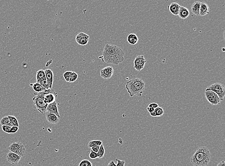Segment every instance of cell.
I'll list each match as a JSON object with an SVG mask.
<instances>
[{
	"mask_svg": "<svg viewBox=\"0 0 225 166\" xmlns=\"http://www.w3.org/2000/svg\"><path fill=\"white\" fill-rule=\"evenodd\" d=\"M101 58L103 62L118 65L123 62L124 59V53L123 50L114 45L107 44L102 52Z\"/></svg>",
	"mask_w": 225,
	"mask_h": 166,
	"instance_id": "cell-1",
	"label": "cell"
},
{
	"mask_svg": "<svg viewBox=\"0 0 225 166\" xmlns=\"http://www.w3.org/2000/svg\"><path fill=\"white\" fill-rule=\"evenodd\" d=\"M211 156V154L208 148L201 147L196 150L190 158V161L195 166H206L210 161Z\"/></svg>",
	"mask_w": 225,
	"mask_h": 166,
	"instance_id": "cell-2",
	"label": "cell"
},
{
	"mask_svg": "<svg viewBox=\"0 0 225 166\" xmlns=\"http://www.w3.org/2000/svg\"><path fill=\"white\" fill-rule=\"evenodd\" d=\"M145 83L142 79L134 78L126 82L125 88L130 97L134 95L141 97L144 93Z\"/></svg>",
	"mask_w": 225,
	"mask_h": 166,
	"instance_id": "cell-3",
	"label": "cell"
},
{
	"mask_svg": "<svg viewBox=\"0 0 225 166\" xmlns=\"http://www.w3.org/2000/svg\"><path fill=\"white\" fill-rule=\"evenodd\" d=\"M34 97L33 98L34 106L35 109L39 111L42 114H44L46 111L48 104L46 102L43 92L40 93H34Z\"/></svg>",
	"mask_w": 225,
	"mask_h": 166,
	"instance_id": "cell-4",
	"label": "cell"
},
{
	"mask_svg": "<svg viewBox=\"0 0 225 166\" xmlns=\"http://www.w3.org/2000/svg\"><path fill=\"white\" fill-rule=\"evenodd\" d=\"M205 90H211L215 92L218 95L220 101H223L225 95V87L220 83H215L208 86Z\"/></svg>",
	"mask_w": 225,
	"mask_h": 166,
	"instance_id": "cell-5",
	"label": "cell"
},
{
	"mask_svg": "<svg viewBox=\"0 0 225 166\" xmlns=\"http://www.w3.org/2000/svg\"><path fill=\"white\" fill-rule=\"evenodd\" d=\"M9 151L15 153L22 157L26 152V148L22 143L20 142H13L9 147Z\"/></svg>",
	"mask_w": 225,
	"mask_h": 166,
	"instance_id": "cell-6",
	"label": "cell"
},
{
	"mask_svg": "<svg viewBox=\"0 0 225 166\" xmlns=\"http://www.w3.org/2000/svg\"><path fill=\"white\" fill-rule=\"evenodd\" d=\"M204 95L206 99L212 105H217L221 102L217 95L212 91L205 90Z\"/></svg>",
	"mask_w": 225,
	"mask_h": 166,
	"instance_id": "cell-7",
	"label": "cell"
},
{
	"mask_svg": "<svg viewBox=\"0 0 225 166\" xmlns=\"http://www.w3.org/2000/svg\"><path fill=\"white\" fill-rule=\"evenodd\" d=\"M43 93L45 101L47 104H51L56 101L58 95L53 89H46L43 92Z\"/></svg>",
	"mask_w": 225,
	"mask_h": 166,
	"instance_id": "cell-8",
	"label": "cell"
},
{
	"mask_svg": "<svg viewBox=\"0 0 225 166\" xmlns=\"http://www.w3.org/2000/svg\"><path fill=\"white\" fill-rule=\"evenodd\" d=\"M146 61L144 56L140 55L137 56L134 61V67L138 72L141 71L144 68Z\"/></svg>",
	"mask_w": 225,
	"mask_h": 166,
	"instance_id": "cell-9",
	"label": "cell"
},
{
	"mask_svg": "<svg viewBox=\"0 0 225 166\" xmlns=\"http://www.w3.org/2000/svg\"><path fill=\"white\" fill-rule=\"evenodd\" d=\"M36 80L37 83L42 84L46 89H48L47 86V80L46 78L45 72L43 70H40L37 72L36 73Z\"/></svg>",
	"mask_w": 225,
	"mask_h": 166,
	"instance_id": "cell-10",
	"label": "cell"
},
{
	"mask_svg": "<svg viewBox=\"0 0 225 166\" xmlns=\"http://www.w3.org/2000/svg\"><path fill=\"white\" fill-rule=\"evenodd\" d=\"M75 40L78 44L84 46L87 45L89 40V36L87 34L81 32L76 35Z\"/></svg>",
	"mask_w": 225,
	"mask_h": 166,
	"instance_id": "cell-11",
	"label": "cell"
},
{
	"mask_svg": "<svg viewBox=\"0 0 225 166\" xmlns=\"http://www.w3.org/2000/svg\"><path fill=\"white\" fill-rule=\"evenodd\" d=\"M114 73V69L111 66H107L100 71V76L104 79H109L112 77Z\"/></svg>",
	"mask_w": 225,
	"mask_h": 166,
	"instance_id": "cell-12",
	"label": "cell"
},
{
	"mask_svg": "<svg viewBox=\"0 0 225 166\" xmlns=\"http://www.w3.org/2000/svg\"><path fill=\"white\" fill-rule=\"evenodd\" d=\"M21 158V156L11 151H10L6 156L7 161L12 165H17V164H18V162H19Z\"/></svg>",
	"mask_w": 225,
	"mask_h": 166,
	"instance_id": "cell-13",
	"label": "cell"
},
{
	"mask_svg": "<svg viewBox=\"0 0 225 166\" xmlns=\"http://www.w3.org/2000/svg\"><path fill=\"white\" fill-rule=\"evenodd\" d=\"M47 122L51 124H56L59 122V118L54 114L46 111L45 113Z\"/></svg>",
	"mask_w": 225,
	"mask_h": 166,
	"instance_id": "cell-14",
	"label": "cell"
},
{
	"mask_svg": "<svg viewBox=\"0 0 225 166\" xmlns=\"http://www.w3.org/2000/svg\"><path fill=\"white\" fill-rule=\"evenodd\" d=\"M47 86L48 89H52L53 81V72L51 70L47 69L44 70Z\"/></svg>",
	"mask_w": 225,
	"mask_h": 166,
	"instance_id": "cell-15",
	"label": "cell"
},
{
	"mask_svg": "<svg viewBox=\"0 0 225 166\" xmlns=\"http://www.w3.org/2000/svg\"><path fill=\"white\" fill-rule=\"evenodd\" d=\"M58 103H57L56 101H54L53 102L48 104L46 111L51 112V113L54 114L55 115H56L58 118H60L61 117H60L59 112L58 111Z\"/></svg>",
	"mask_w": 225,
	"mask_h": 166,
	"instance_id": "cell-16",
	"label": "cell"
},
{
	"mask_svg": "<svg viewBox=\"0 0 225 166\" xmlns=\"http://www.w3.org/2000/svg\"><path fill=\"white\" fill-rule=\"evenodd\" d=\"M180 8V5L177 3H171L170 6H168V8L170 12L174 15H178Z\"/></svg>",
	"mask_w": 225,
	"mask_h": 166,
	"instance_id": "cell-17",
	"label": "cell"
},
{
	"mask_svg": "<svg viewBox=\"0 0 225 166\" xmlns=\"http://www.w3.org/2000/svg\"><path fill=\"white\" fill-rule=\"evenodd\" d=\"M210 8L206 3L202 2L200 3V15L204 16L209 13Z\"/></svg>",
	"mask_w": 225,
	"mask_h": 166,
	"instance_id": "cell-18",
	"label": "cell"
},
{
	"mask_svg": "<svg viewBox=\"0 0 225 166\" xmlns=\"http://www.w3.org/2000/svg\"><path fill=\"white\" fill-rule=\"evenodd\" d=\"M190 15V12L188 9L183 6H180L178 16L181 19H186Z\"/></svg>",
	"mask_w": 225,
	"mask_h": 166,
	"instance_id": "cell-19",
	"label": "cell"
},
{
	"mask_svg": "<svg viewBox=\"0 0 225 166\" xmlns=\"http://www.w3.org/2000/svg\"><path fill=\"white\" fill-rule=\"evenodd\" d=\"M201 2L195 1L193 3L191 6V12L192 14L197 16L200 15V7Z\"/></svg>",
	"mask_w": 225,
	"mask_h": 166,
	"instance_id": "cell-20",
	"label": "cell"
},
{
	"mask_svg": "<svg viewBox=\"0 0 225 166\" xmlns=\"http://www.w3.org/2000/svg\"><path fill=\"white\" fill-rule=\"evenodd\" d=\"M127 42L132 45H135L138 43V37L135 34H130L127 37Z\"/></svg>",
	"mask_w": 225,
	"mask_h": 166,
	"instance_id": "cell-21",
	"label": "cell"
},
{
	"mask_svg": "<svg viewBox=\"0 0 225 166\" xmlns=\"http://www.w3.org/2000/svg\"><path fill=\"white\" fill-rule=\"evenodd\" d=\"M30 86H32V89H33V90L37 93L42 92L44 91L46 89L43 86H42V84L37 82L34 84H30Z\"/></svg>",
	"mask_w": 225,
	"mask_h": 166,
	"instance_id": "cell-22",
	"label": "cell"
},
{
	"mask_svg": "<svg viewBox=\"0 0 225 166\" xmlns=\"http://www.w3.org/2000/svg\"><path fill=\"white\" fill-rule=\"evenodd\" d=\"M0 123L1 125H8L11 127L12 126L11 122L10 121V119L8 118V116H6L1 118L0 120Z\"/></svg>",
	"mask_w": 225,
	"mask_h": 166,
	"instance_id": "cell-23",
	"label": "cell"
},
{
	"mask_svg": "<svg viewBox=\"0 0 225 166\" xmlns=\"http://www.w3.org/2000/svg\"><path fill=\"white\" fill-rule=\"evenodd\" d=\"M102 144V142L100 140H92L89 142L88 144V147L91 148L95 146H100Z\"/></svg>",
	"mask_w": 225,
	"mask_h": 166,
	"instance_id": "cell-24",
	"label": "cell"
},
{
	"mask_svg": "<svg viewBox=\"0 0 225 166\" xmlns=\"http://www.w3.org/2000/svg\"><path fill=\"white\" fill-rule=\"evenodd\" d=\"M8 117L10 119V121L11 122L12 126H17V127H19V122H18L17 119L15 116H12V115H8Z\"/></svg>",
	"mask_w": 225,
	"mask_h": 166,
	"instance_id": "cell-25",
	"label": "cell"
},
{
	"mask_svg": "<svg viewBox=\"0 0 225 166\" xmlns=\"http://www.w3.org/2000/svg\"><path fill=\"white\" fill-rule=\"evenodd\" d=\"M97 154H98V158L100 159V158H103L104 154H105V148L104 147L103 145L102 144L101 145H100V149L98 150Z\"/></svg>",
	"mask_w": 225,
	"mask_h": 166,
	"instance_id": "cell-26",
	"label": "cell"
},
{
	"mask_svg": "<svg viewBox=\"0 0 225 166\" xmlns=\"http://www.w3.org/2000/svg\"><path fill=\"white\" fill-rule=\"evenodd\" d=\"M78 73L75 72H72L70 75V77L69 79V83H73V82H75L78 79Z\"/></svg>",
	"mask_w": 225,
	"mask_h": 166,
	"instance_id": "cell-27",
	"label": "cell"
},
{
	"mask_svg": "<svg viewBox=\"0 0 225 166\" xmlns=\"http://www.w3.org/2000/svg\"><path fill=\"white\" fill-rule=\"evenodd\" d=\"M155 111L156 112L157 117H161L164 113V111L162 108L158 107L155 109Z\"/></svg>",
	"mask_w": 225,
	"mask_h": 166,
	"instance_id": "cell-28",
	"label": "cell"
},
{
	"mask_svg": "<svg viewBox=\"0 0 225 166\" xmlns=\"http://www.w3.org/2000/svg\"><path fill=\"white\" fill-rule=\"evenodd\" d=\"M93 164L90 161L87 159H84L79 163V166H92Z\"/></svg>",
	"mask_w": 225,
	"mask_h": 166,
	"instance_id": "cell-29",
	"label": "cell"
},
{
	"mask_svg": "<svg viewBox=\"0 0 225 166\" xmlns=\"http://www.w3.org/2000/svg\"><path fill=\"white\" fill-rule=\"evenodd\" d=\"M72 71H66L63 74V76L65 79V81L69 82V79L70 77V75L72 73Z\"/></svg>",
	"mask_w": 225,
	"mask_h": 166,
	"instance_id": "cell-30",
	"label": "cell"
},
{
	"mask_svg": "<svg viewBox=\"0 0 225 166\" xmlns=\"http://www.w3.org/2000/svg\"><path fill=\"white\" fill-rule=\"evenodd\" d=\"M11 128V127L8 126V125H1L2 130L4 131V132H5V133H10Z\"/></svg>",
	"mask_w": 225,
	"mask_h": 166,
	"instance_id": "cell-31",
	"label": "cell"
},
{
	"mask_svg": "<svg viewBox=\"0 0 225 166\" xmlns=\"http://www.w3.org/2000/svg\"><path fill=\"white\" fill-rule=\"evenodd\" d=\"M89 156L90 158H91V159H96L97 158H98L97 153L94 152H93V151L92 150H91L90 154H89Z\"/></svg>",
	"mask_w": 225,
	"mask_h": 166,
	"instance_id": "cell-32",
	"label": "cell"
},
{
	"mask_svg": "<svg viewBox=\"0 0 225 166\" xmlns=\"http://www.w3.org/2000/svg\"><path fill=\"white\" fill-rule=\"evenodd\" d=\"M115 160L117 162L116 166H125V161L118 159H116Z\"/></svg>",
	"mask_w": 225,
	"mask_h": 166,
	"instance_id": "cell-33",
	"label": "cell"
},
{
	"mask_svg": "<svg viewBox=\"0 0 225 166\" xmlns=\"http://www.w3.org/2000/svg\"><path fill=\"white\" fill-rule=\"evenodd\" d=\"M19 130V127L17 126H12L10 130V133H15L18 131Z\"/></svg>",
	"mask_w": 225,
	"mask_h": 166,
	"instance_id": "cell-34",
	"label": "cell"
},
{
	"mask_svg": "<svg viewBox=\"0 0 225 166\" xmlns=\"http://www.w3.org/2000/svg\"><path fill=\"white\" fill-rule=\"evenodd\" d=\"M100 146H95L91 147V150H92L93 152L96 153H98V150L100 149Z\"/></svg>",
	"mask_w": 225,
	"mask_h": 166,
	"instance_id": "cell-35",
	"label": "cell"
},
{
	"mask_svg": "<svg viewBox=\"0 0 225 166\" xmlns=\"http://www.w3.org/2000/svg\"><path fill=\"white\" fill-rule=\"evenodd\" d=\"M148 107L156 109V108L159 107V105H158V104H156V103H152L149 104V105L148 106Z\"/></svg>",
	"mask_w": 225,
	"mask_h": 166,
	"instance_id": "cell-36",
	"label": "cell"
},
{
	"mask_svg": "<svg viewBox=\"0 0 225 166\" xmlns=\"http://www.w3.org/2000/svg\"><path fill=\"white\" fill-rule=\"evenodd\" d=\"M108 166H116V164L113 161H111L108 164Z\"/></svg>",
	"mask_w": 225,
	"mask_h": 166,
	"instance_id": "cell-37",
	"label": "cell"
},
{
	"mask_svg": "<svg viewBox=\"0 0 225 166\" xmlns=\"http://www.w3.org/2000/svg\"><path fill=\"white\" fill-rule=\"evenodd\" d=\"M147 110L148 111L149 113H151V112H153V111H155V109L147 107Z\"/></svg>",
	"mask_w": 225,
	"mask_h": 166,
	"instance_id": "cell-38",
	"label": "cell"
},
{
	"mask_svg": "<svg viewBox=\"0 0 225 166\" xmlns=\"http://www.w3.org/2000/svg\"><path fill=\"white\" fill-rule=\"evenodd\" d=\"M217 166H225V162L224 161H222L221 162H220L219 163L217 164Z\"/></svg>",
	"mask_w": 225,
	"mask_h": 166,
	"instance_id": "cell-39",
	"label": "cell"
},
{
	"mask_svg": "<svg viewBox=\"0 0 225 166\" xmlns=\"http://www.w3.org/2000/svg\"><path fill=\"white\" fill-rule=\"evenodd\" d=\"M150 114L151 116L153 117H157L156 112H155V111H153V112L150 113Z\"/></svg>",
	"mask_w": 225,
	"mask_h": 166,
	"instance_id": "cell-40",
	"label": "cell"
}]
</instances>
